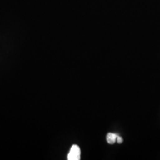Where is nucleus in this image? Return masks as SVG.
I'll list each match as a JSON object with an SVG mask.
<instances>
[{"label":"nucleus","instance_id":"nucleus-3","mask_svg":"<svg viewBox=\"0 0 160 160\" xmlns=\"http://www.w3.org/2000/svg\"><path fill=\"white\" fill-rule=\"evenodd\" d=\"M117 141H118V143H122L123 142V139L120 137V136L118 135V137H117Z\"/></svg>","mask_w":160,"mask_h":160},{"label":"nucleus","instance_id":"nucleus-1","mask_svg":"<svg viewBox=\"0 0 160 160\" xmlns=\"http://www.w3.org/2000/svg\"><path fill=\"white\" fill-rule=\"evenodd\" d=\"M81 151L80 147L77 145H73L71 148L70 151L68 155V160H80Z\"/></svg>","mask_w":160,"mask_h":160},{"label":"nucleus","instance_id":"nucleus-2","mask_svg":"<svg viewBox=\"0 0 160 160\" xmlns=\"http://www.w3.org/2000/svg\"><path fill=\"white\" fill-rule=\"evenodd\" d=\"M118 135L113 133H109L107 135V141L108 143L110 144H113L117 140V137H118Z\"/></svg>","mask_w":160,"mask_h":160}]
</instances>
